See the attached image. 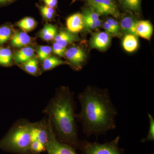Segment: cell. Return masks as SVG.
Here are the masks:
<instances>
[{
    "label": "cell",
    "mask_w": 154,
    "mask_h": 154,
    "mask_svg": "<svg viewBox=\"0 0 154 154\" xmlns=\"http://www.w3.org/2000/svg\"><path fill=\"white\" fill-rule=\"evenodd\" d=\"M78 99L81 109L76 118L88 137L105 134L116 128L118 112L107 90L88 87L79 94Z\"/></svg>",
    "instance_id": "cell-1"
},
{
    "label": "cell",
    "mask_w": 154,
    "mask_h": 154,
    "mask_svg": "<svg viewBox=\"0 0 154 154\" xmlns=\"http://www.w3.org/2000/svg\"><path fill=\"white\" fill-rule=\"evenodd\" d=\"M75 105L73 94L62 88L56 92L45 109L56 137L60 142L79 149L81 141L78 135Z\"/></svg>",
    "instance_id": "cell-2"
},
{
    "label": "cell",
    "mask_w": 154,
    "mask_h": 154,
    "mask_svg": "<svg viewBox=\"0 0 154 154\" xmlns=\"http://www.w3.org/2000/svg\"><path fill=\"white\" fill-rule=\"evenodd\" d=\"M31 123L27 120L17 122L0 140V148L19 154H30Z\"/></svg>",
    "instance_id": "cell-3"
},
{
    "label": "cell",
    "mask_w": 154,
    "mask_h": 154,
    "mask_svg": "<svg viewBox=\"0 0 154 154\" xmlns=\"http://www.w3.org/2000/svg\"><path fill=\"white\" fill-rule=\"evenodd\" d=\"M120 138L118 136L113 140L103 143L82 141L79 149L82 154H123L124 150L119 146Z\"/></svg>",
    "instance_id": "cell-4"
},
{
    "label": "cell",
    "mask_w": 154,
    "mask_h": 154,
    "mask_svg": "<svg viewBox=\"0 0 154 154\" xmlns=\"http://www.w3.org/2000/svg\"><path fill=\"white\" fill-rule=\"evenodd\" d=\"M90 9L99 16L112 15L115 18L120 16L117 6L113 0H87Z\"/></svg>",
    "instance_id": "cell-5"
},
{
    "label": "cell",
    "mask_w": 154,
    "mask_h": 154,
    "mask_svg": "<svg viewBox=\"0 0 154 154\" xmlns=\"http://www.w3.org/2000/svg\"><path fill=\"white\" fill-rule=\"evenodd\" d=\"M46 151L48 154H77L74 148L57 140L51 123L49 137L46 146Z\"/></svg>",
    "instance_id": "cell-6"
},
{
    "label": "cell",
    "mask_w": 154,
    "mask_h": 154,
    "mask_svg": "<svg viewBox=\"0 0 154 154\" xmlns=\"http://www.w3.org/2000/svg\"><path fill=\"white\" fill-rule=\"evenodd\" d=\"M50 127V122L48 119L31 123V141H38L46 147L49 137Z\"/></svg>",
    "instance_id": "cell-7"
},
{
    "label": "cell",
    "mask_w": 154,
    "mask_h": 154,
    "mask_svg": "<svg viewBox=\"0 0 154 154\" xmlns=\"http://www.w3.org/2000/svg\"><path fill=\"white\" fill-rule=\"evenodd\" d=\"M65 55L76 69L82 68L86 58L85 51L80 47L74 46L66 50Z\"/></svg>",
    "instance_id": "cell-8"
},
{
    "label": "cell",
    "mask_w": 154,
    "mask_h": 154,
    "mask_svg": "<svg viewBox=\"0 0 154 154\" xmlns=\"http://www.w3.org/2000/svg\"><path fill=\"white\" fill-rule=\"evenodd\" d=\"M68 30L72 33L80 32L85 27V19L83 14L77 13L68 17L66 20Z\"/></svg>",
    "instance_id": "cell-9"
},
{
    "label": "cell",
    "mask_w": 154,
    "mask_h": 154,
    "mask_svg": "<svg viewBox=\"0 0 154 154\" xmlns=\"http://www.w3.org/2000/svg\"><path fill=\"white\" fill-rule=\"evenodd\" d=\"M111 42L110 36L106 32L95 33L91 40V45L93 48L103 51L109 47Z\"/></svg>",
    "instance_id": "cell-10"
},
{
    "label": "cell",
    "mask_w": 154,
    "mask_h": 154,
    "mask_svg": "<svg viewBox=\"0 0 154 154\" xmlns=\"http://www.w3.org/2000/svg\"><path fill=\"white\" fill-rule=\"evenodd\" d=\"M136 31L137 36L150 40L153 33L152 25L149 21H137Z\"/></svg>",
    "instance_id": "cell-11"
},
{
    "label": "cell",
    "mask_w": 154,
    "mask_h": 154,
    "mask_svg": "<svg viewBox=\"0 0 154 154\" xmlns=\"http://www.w3.org/2000/svg\"><path fill=\"white\" fill-rule=\"evenodd\" d=\"M137 21L133 17L127 16L124 17L120 22V28L127 34H131L137 36L136 28Z\"/></svg>",
    "instance_id": "cell-12"
},
{
    "label": "cell",
    "mask_w": 154,
    "mask_h": 154,
    "mask_svg": "<svg viewBox=\"0 0 154 154\" xmlns=\"http://www.w3.org/2000/svg\"><path fill=\"white\" fill-rule=\"evenodd\" d=\"M54 39L55 42L59 45L66 48L69 44L76 41L77 38L69 31L62 30L57 33Z\"/></svg>",
    "instance_id": "cell-13"
},
{
    "label": "cell",
    "mask_w": 154,
    "mask_h": 154,
    "mask_svg": "<svg viewBox=\"0 0 154 154\" xmlns=\"http://www.w3.org/2000/svg\"><path fill=\"white\" fill-rule=\"evenodd\" d=\"M35 50L33 48L25 46L17 51L14 60L16 63H23L32 58Z\"/></svg>",
    "instance_id": "cell-14"
},
{
    "label": "cell",
    "mask_w": 154,
    "mask_h": 154,
    "mask_svg": "<svg viewBox=\"0 0 154 154\" xmlns=\"http://www.w3.org/2000/svg\"><path fill=\"white\" fill-rule=\"evenodd\" d=\"M31 38L25 32L15 33L11 38V43L14 47L22 48L26 46L31 42Z\"/></svg>",
    "instance_id": "cell-15"
},
{
    "label": "cell",
    "mask_w": 154,
    "mask_h": 154,
    "mask_svg": "<svg viewBox=\"0 0 154 154\" xmlns=\"http://www.w3.org/2000/svg\"><path fill=\"white\" fill-rule=\"evenodd\" d=\"M122 46L124 49L128 52L135 51L138 46L137 36L131 34H127L122 41Z\"/></svg>",
    "instance_id": "cell-16"
},
{
    "label": "cell",
    "mask_w": 154,
    "mask_h": 154,
    "mask_svg": "<svg viewBox=\"0 0 154 154\" xmlns=\"http://www.w3.org/2000/svg\"><path fill=\"white\" fill-rule=\"evenodd\" d=\"M57 34L56 27L51 25H46L39 33L40 38L45 41H50L55 38Z\"/></svg>",
    "instance_id": "cell-17"
},
{
    "label": "cell",
    "mask_w": 154,
    "mask_h": 154,
    "mask_svg": "<svg viewBox=\"0 0 154 154\" xmlns=\"http://www.w3.org/2000/svg\"><path fill=\"white\" fill-rule=\"evenodd\" d=\"M69 64L68 62L61 60L54 56H49L45 60L42 64V69L44 71L49 70L61 65Z\"/></svg>",
    "instance_id": "cell-18"
},
{
    "label": "cell",
    "mask_w": 154,
    "mask_h": 154,
    "mask_svg": "<svg viewBox=\"0 0 154 154\" xmlns=\"http://www.w3.org/2000/svg\"><path fill=\"white\" fill-rule=\"evenodd\" d=\"M12 59L13 54L10 48L0 47V65L4 66L11 65Z\"/></svg>",
    "instance_id": "cell-19"
},
{
    "label": "cell",
    "mask_w": 154,
    "mask_h": 154,
    "mask_svg": "<svg viewBox=\"0 0 154 154\" xmlns=\"http://www.w3.org/2000/svg\"><path fill=\"white\" fill-rule=\"evenodd\" d=\"M36 21L31 17H26L17 23V26L24 32H28L33 30L36 27Z\"/></svg>",
    "instance_id": "cell-20"
},
{
    "label": "cell",
    "mask_w": 154,
    "mask_h": 154,
    "mask_svg": "<svg viewBox=\"0 0 154 154\" xmlns=\"http://www.w3.org/2000/svg\"><path fill=\"white\" fill-rule=\"evenodd\" d=\"M22 68L28 73L36 75L38 72V61L36 59L31 58L22 63Z\"/></svg>",
    "instance_id": "cell-21"
},
{
    "label": "cell",
    "mask_w": 154,
    "mask_h": 154,
    "mask_svg": "<svg viewBox=\"0 0 154 154\" xmlns=\"http://www.w3.org/2000/svg\"><path fill=\"white\" fill-rule=\"evenodd\" d=\"M82 14L85 19V22H94L101 25L99 15L91 9L84 10Z\"/></svg>",
    "instance_id": "cell-22"
},
{
    "label": "cell",
    "mask_w": 154,
    "mask_h": 154,
    "mask_svg": "<svg viewBox=\"0 0 154 154\" xmlns=\"http://www.w3.org/2000/svg\"><path fill=\"white\" fill-rule=\"evenodd\" d=\"M12 33V29L8 25H3L0 27V46L11 39L13 36Z\"/></svg>",
    "instance_id": "cell-23"
},
{
    "label": "cell",
    "mask_w": 154,
    "mask_h": 154,
    "mask_svg": "<svg viewBox=\"0 0 154 154\" xmlns=\"http://www.w3.org/2000/svg\"><path fill=\"white\" fill-rule=\"evenodd\" d=\"M125 8L133 12H139L140 9L141 0H121Z\"/></svg>",
    "instance_id": "cell-24"
},
{
    "label": "cell",
    "mask_w": 154,
    "mask_h": 154,
    "mask_svg": "<svg viewBox=\"0 0 154 154\" xmlns=\"http://www.w3.org/2000/svg\"><path fill=\"white\" fill-rule=\"evenodd\" d=\"M148 116L149 121L148 133L146 137L141 140L142 143L149 141L154 142V119L150 113H148Z\"/></svg>",
    "instance_id": "cell-25"
},
{
    "label": "cell",
    "mask_w": 154,
    "mask_h": 154,
    "mask_svg": "<svg viewBox=\"0 0 154 154\" xmlns=\"http://www.w3.org/2000/svg\"><path fill=\"white\" fill-rule=\"evenodd\" d=\"M30 154H39L46 151V147L38 141H32L30 144Z\"/></svg>",
    "instance_id": "cell-26"
},
{
    "label": "cell",
    "mask_w": 154,
    "mask_h": 154,
    "mask_svg": "<svg viewBox=\"0 0 154 154\" xmlns=\"http://www.w3.org/2000/svg\"><path fill=\"white\" fill-rule=\"evenodd\" d=\"M52 52V48L49 46H41L37 51L38 59L43 62L47 58L49 57Z\"/></svg>",
    "instance_id": "cell-27"
},
{
    "label": "cell",
    "mask_w": 154,
    "mask_h": 154,
    "mask_svg": "<svg viewBox=\"0 0 154 154\" xmlns=\"http://www.w3.org/2000/svg\"><path fill=\"white\" fill-rule=\"evenodd\" d=\"M38 8L42 17L46 20H49L52 19L55 14L54 8L46 6L38 5Z\"/></svg>",
    "instance_id": "cell-28"
},
{
    "label": "cell",
    "mask_w": 154,
    "mask_h": 154,
    "mask_svg": "<svg viewBox=\"0 0 154 154\" xmlns=\"http://www.w3.org/2000/svg\"><path fill=\"white\" fill-rule=\"evenodd\" d=\"M66 48L63 47L54 42L53 45L52 51L56 55L63 57L65 55L66 51Z\"/></svg>",
    "instance_id": "cell-29"
},
{
    "label": "cell",
    "mask_w": 154,
    "mask_h": 154,
    "mask_svg": "<svg viewBox=\"0 0 154 154\" xmlns=\"http://www.w3.org/2000/svg\"><path fill=\"white\" fill-rule=\"evenodd\" d=\"M106 22L111 26L118 36H120L121 34V33H120V28H120V25L119 24L118 22L113 18H109L107 19Z\"/></svg>",
    "instance_id": "cell-30"
},
{
    "label": "cell",
    "mask_w": 154,
    "mask_h": 154,
    "mask_svg": "<svg viewBox=\"0 0 154 154\" xmlns=\"http://www.w3.org/2000/svg\"><path fill=\"white\" fill-rule=\"evenodd\" d=\"M103 28L106 30V33L110 36H118L114 30L112 28L111 26L107 22H105L103 24Z\"/></svg>",
    "instance_id": "cell-31"
},
{
    "label": "cell",
    "mask_w": 154,
    "mask_h": 154,
    "mask_svg": "<svg viewBox=\"0 0 154 154\" xmlns=\"http://www.w3.org/2000/svg\"><path fill=\"white\" fill-rule=\"evenodd\" d=\"M45 6L54 8L57 5V0H42Z\"/></svg>",
    "instance_id": "cell-32"
},
{
    "label": "cell",
    "mask_w": 154,
    "mask_h": 154,
    "mask_svg": "<svg viewBox=\"0 0 154 154\" xmlns=\"http://www.w3.org/2000/svg\"><path fill=\"white\" fill-rule=\"evenodd\" d=\"M13 1L14 0H0V6L6 5L8 3L11 2Z\"/></svg>",
    "instance_id": "cell-33"
},
{
    "label": "cell",
    "mask_w": 154,
    "mask_h": 154,
    "mask_svg": "<svg viewBox=\"0 0 154 154\" xmlns=\"http://www.w3.org/2000/svg\"><path fill=\"white\" fill-rule=\"evenodd\" d=\"M32 154V153H31V154Z\"/></svg>",
    "instance_id": "cell-34"
}]
</instances>
